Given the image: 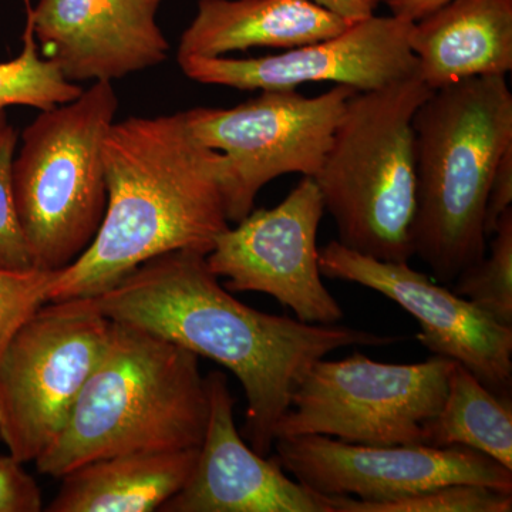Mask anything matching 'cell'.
Listing matches in <instances>:
<instances>
[{"label": "cell", "mask_w": 512, "mask_h": 512, "mask_svg": "<svg viewBox=\"0 0 512 512\" xmlns=\"http://www.w3.org/2000/svg\"><path fill=\"white\" fill-rule=\"evenodd\" d=\"M205 256H157L92 299L110 320L148 330L234 373L247 396L249 443L268 457L276 424L318 360L349 346H384L397 339L249 308L222 288Z\"/></svg>", "instance_id": "cell-1"}, {"label": "cell", "mask_w": 512, "mask_h": 512, "mask_svg": "<svg viewBox=\"0 0 512 512\" xmlns=\"http://www.w3.org/2000/svg\"><path fill=\"white\" fill-rule=\"evenodd\" d=\"M103 161L107 204L99 231L55 272L47 302L94 298L170 252L208 255L229 228L224 154L192 136L184 111L114 121Z\"/></svg>", "instance_id": "cell-2"}, {"label": "cell", "mask_w": 512, "mask_h": 512, "mask_svg": "<svg viewBox=\"0 0 512 512\" xmlns=\"http://www.w3.org/2000/svg\"><path fill=\"white\" fill-rule=\"evenodd\" d=\"M197 355L154 333L111 320L109 340L37 471L62 478L120 454L200 448L210 416Z\"/></svg>", "instance_id": "cell-3"}, {"label": "cell", "mask_w": 512, "mask_h": 512, "mask_svg": "<svg viewBox=\"0 0 512 512\" xmlns=\"http://www.w3.org/2000/svg\"><path fill=\"white\" fill-rule=\"evenodd\" d=\"M413 128V252L448 284L487 254L488 191L512 146L507 77H474L434 90L414 114Z\"/></svg>", "instance_id": "cell-4"}, {"label": "cell", "mask_w": 512, "mask_h": 512, "mask_svg": "<svg viewBox=\"0 0 512 512\" xmlns=\"http://www.w3.org/2000/svg\"><path fill=\"white\" fill-rule=\"evenodd\" d=\"M431 94L419 74L346 104L313 177L340 244L363 255L409 262L416 215L414 114Z\"/></svg>", "instance_id": "cell-5"}, {"label": "cell", "mask_w": 512, "mask_h": 512, "mask_svg": "<svg viewBox=\"0 0 512 512\" xmlns=\"http://www.w3.org/2000/svg\"><path fill=\"white\" fill-rule=\"evenodd\" d=\"M119 97L97 82L40 110L12 161V191L37 269L60 271L96 237L107 204L103 147Z\"/></svg>", "instance_id": "cell-6"}, {"label": "cell", "mask_w": 512, "mask_h": 512, "mask_svg": "<svg viewBox=\"0 0 512 512\" xmlns=\"http://www.w3.org/2000/svg\"><path fill=\"white\" fill-rule=\"evenodd\" d=\"M111 320L92 298L50 301L0 357V441L35 463L62 433L109 340Z\"/></svg>", "instance_id": "cell-7"}, {"label": "cell", "mask_w": 512, "mask_h": 512, "mask_svg": "<svg viewBox=\"0 0 512 512\" xmlns=\"http://www.w3.org/2000/svg\"><path fill=\"white\" fill-rule=\"evenodd\" d=\"M453 365L437 355L412 365L380 363L362 353L323 357L296 386L275 440L320 434L369 446L423 444L424 424L446 399Z\"/></svg>", "instance_id": "cell-8"}, {"label": "cell", "mask_w": 512, "mask_h": 512, "mask_svg": "<svg viewBox=\"0 0 512 512\" xmlns=\"http://www.w3.org/2000/svg\"><path fill=\"white\" fill-rule=\"evenodd\" d=\"M357 90L335 86L316 97L295 90H262L231 109L184 111L192 136L225 158L229 222L254 210L256 195L286 174L315 177L325 161L346 104Z\"/></svg>", "instance_id": "cell-9"}, {"label": "cell", "mask_w": 512, "mask_h": 512, "mask_svg": "<svg viewBox=\"0 0 512 512\" xmlns=\"http://www.w3.org/2000/svg\"><path fill=\"white\" fill-rule=\"evenodd\" d=\"M322 194L302 177L281 204L252 210L228 228L205 256L225 289L274 296L296 318L333 325L345 313L326 289L319 268L318 229L325 214Z\"/></svg>", "instance_id": "cell-10"}, {"label": "cell", "mask_w": 512, "mask_h": 512, "mask_svg": "<svg viewBox=\"0 0 512 512\" xmlns=\"http://www.w3.org/2000/svg\"><path fill=\"white\" fill-rule=\"evenodd\" d=\"M274 448L284 471L326 497L390 501L450 484L512 493V471L467 447L369 446L308 434L276 439Z\"/></svg>", "instance_id": "cell-11"}, {"label": "cell", "mask_w": 512, "mask_h": 512, "mask_svg": "<svg viewBox=\"0 0 512 512\" xmlns=\"http://www.w3.org/2000/svg\"><path fill=\"white\" fill-rule=\"evenodd\" d=\"M413 23L393 15H372L355 20L339 35L279 55L251 59L187 56L177 60L188 79L210 86L262 92L333 83L372 92L416 76L419 62L409 45Z\"/></svg>", "instance_id": "cell-12"}, {"label": "cell", "mask_w": 512, "mask_h": 512, "mask_svg": "<svg viewBox=\"0 0 512 512\" xmlns=\"http://www.w3.org/2000/svg\"><path fill=\"white\" fill-rule=\"evenodd\" d=\"M319 268L326 278L365 286L396 302L419 322L417 339L424 348L460 363L491 392L511 396L512 326L495 322L409 262L382 261L330 241L319 249Z\"/></svg>", "instance_id": "cell-13"}, {"label": "cell", "mask_w": 512, "mask_h": 512, "mask_svg": "<svg viewBox=\"0 0 512 512\" xmlns=\"http://www.w3.org/2000/svg\"><path fill=\"white\" fill-rule=\"evenodd\" d=\"M163 0H39L26 16L43 56L72 83L113 82L167 60Z\"/></svg>", "instance_id": "cell-14"}, {"label": "cell", "mask_w": 512, "mask_h": 512, "mask_svg": "<svg viewBox=\"0 0 512 512\" xmlns=\"http://www.w3.org/2000/svg\"><path fill=\"white\" fill-rule=\"evenodd\" d=\"M210 416L187 484L165 512H332L325 495L286 477L275 458L248 447L235 426L227 376H207Z\"/></svg>", "instance_id": "cell-15"}, {"label": "cell", "mask_w": 512, "mask_h": 512, "mask_svg": "<svg viewBox=\"0 0 512 512\" xmlns=\"http://www.w3.org/2000/svg\"><path fill=\"white\" fill-rule=\"evenodd\" d=\"M417 74L434 92L512 70V0H453L413 23Z\"/></svg>", "instance_id": "cell-16"}, {"label": "cell", "mask_w": 512, "mask_h": 512, "mask_svg": "<svg viewBox=\"0 0 512 512\" xmlns=\"http://www.w3.org/2000/svg\"><path fill=\"white\" fill-rule=\"evenodd\" d=\"M352 23L312 0H200L181 35L177 59L221 57L252 47L289 50L339 35Z\"/></svg>", "instance_id": "cell-17"}, {"label": "cell", "mask_w": 512, "mask_h": 512, "mask_svg": "<svg viewBox=\"0 0 512 512\" xmlns=\"http://www.w3.org/2000/svg\"><path fill=\"white\" fill-rule=\"evenodd\" d=\"M200 448L120 454L62 477L50 512H153L187 484Z\"/></svg>", "instance_id": "cell-18"}, {"label": "cell", "mask_w": 512, "mask_h": 512, "mask_svg": "<svg viewBox=\"0 0 512 512\" xmlns=\"http://www.w3.org/2000/svg\"><path fill=\"white\" fill-rule=\"evenodd\" d=\"M423 444L480 451L512 471L511 396L491 392L454 362L439 413L424 424Z\"/></svg>", "instance_id": "cell-19"}, {"label": "cell", "mask_w": 512, "mask_h": 512, "mask_svg": "<svg viewBox=\"0 0 512 512\" xmlns=\"http://www.w3.org/2000/svg\"><path fill=\"white\" fill-rule=\"evenodd\" d=\"M83 92L79 84L69 82L52 60L40 59L32 22L26 16L23 50L16 59L0 63V109L29 106L52 109Z\"/></svg>", "instance_id": "cell-20"}, {"label": "cell", "mask_w": 512, "mask_h": 512, "mask_svg": "<svg viewBox=\"0 0 512 512\" xmlns=\"http://www.w3.org/2000/svg\"><path fill=\"white\" fill-rule=\"evenodd\" d=\"M493 235L490 255L457 276L454 292L500 325L512 326V208L501 217Z\"/></svg>", "instance_id": "cell-21"}, {"label": "cell", "mask_w": 512, "mask_h": 512, "mask_svg": "<svg viewBox=\"0 0 512 512\" xmlns=\"http://www.w3.org/2000/svg\"><path fill=\"white\" fill-rule=\"evenodd\" d=\"M332 512H511L512 493L477 484H450L390 501L326 497Z\"/></svg>", "instance_id": "cell-22"}, {"label": "cell", "mask_w": 512, "mask_h": 512, "mask_svg": "<svg viewBox=\"0 0 512 512\" xmlns=\"http://www.w3.org/2000/svg\"><path fill=\"white\" fill-rule=\"evenodd\" d=\"M16 146L18 134L9 126L0 140V269L30 271L37 268L20 224L12 191V161Z\"/></svg>", "instance_id": "cell-23"}, {"label": "cell", "mask_w": 512, "mask_h": 512, "mask_svg": "<svg viewBox=\"0 0 512 512\" xmlns=\"http://www.w3.org/2000/svg\"><path fill=\"white\" fill-rule=\"evenodd\" d=\"M55 272L0 269V357L16 332L47 302Z\"/></svg>", "instance_id": "cell-24"}, {"label": "cell", "mask_w": 512, "mask_h": 512, "mask_svg": "<svg viewBox=\"0 0 512 512\" xmlns=\"http://www.w3.org/2000/svg\"><path fill=\"white\" fill-rule=\"evenodd\" d=\"M42 507L35 478L10 454L0 456V512H39Z\"/></svg>", "instance_id": "cell-25"}, {"label": "cell", "mask_w": 512, "mask_h": 512, "mask_svg": "<svg viewBox=\"0 0 512 512\" xmlns=\"http://www.w3.org/2000/svg\"><path fill=\"white\" fill-rule=\"evenodd\" d=\"M512 204V146L508 147L495 168L490 191H488L487 211H485V234L491 237L501 217L510 210Z\"/></svg>", "instance_id": "cell-26"}, {"label": "cell", "mask_w": 512, "mask_h": 512, "mask_svg": "<svg viewBox=\"0 0 512 512\" xmlns=\"http://www.w3.org/2000/svg\"><path fill=\"white\" fill-rule=\"evenodd\" d=\"M312 2L352 22L375 15L377 6L382 3L380 0H312Z\"/></svg>", "instance_id": "cell-27"}, {"label": "cell", "mask_w": 512, "mask_h": 512, "mask_svg": "<svg viewBox=\"0 0 512 512\" xmlns=\"http://www.w3.org/2000/svg\"><path fill=\"white\" fill-rule=\"evenodd\" d=\"M450 2L453 0H386L384 3L389 8L390 15L409 20V22H417Z\"/></svg>", "instance_id": "cell-28"}, {"label": "cell", "mask_w": 512, "mask_h": 512, "mask_svg": "<svg viewBox=\"0 0 512 512\" xmlns=\"http://www.w3.org/2000/svg\"><path fill=\"white\" fill-rule=\"evenodd\" d=\"M9 124L8 119H6V111L5 109H0V140H2L3 134L8 130Z\"/></svg>", "instance_id": "cell-29"}, {"label": "cell", "mask_w": 512, "mask_h": 512, "mask_svg": "<svg viewBox=\"0 0 512 512\" xmlns=\"http://www.w3.org/2000/svg\"><path fill=\"white\" fill-rule=\"evenodd\" d=\"M380 2H386V0H380Z\"/></svg>", "instance_id": "cell-30"}]
</instances>
